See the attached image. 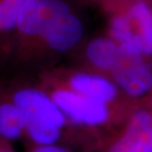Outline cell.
<instances>
[{"mask_svg":"<svg viewBox=\"0 0 152 152\" xmlns=\"http://www.w3.org/2000/svg\"><path fill=\"white\" fill-rule=\"evenodd\" d=\"M86 39L71 0H28L16 22L3 70L35 75L58 64Z\"/></svg>","mask_w":152,"mask_h":152,"instance_id":"1","label":"cell"},{"mask_svg":"<svg viewBox=\"0 0 152 152\" xmlns=\"http://www.w3.org/2000/svg\"><path fill=\"white\" fill-rule=\"evenodd\" d=\"M9 71L0 74V88L26 120L23 140L28 146L59 145L72 152H96L109 136L74 123L37 83L34 76Z\"/></svg>","mask_w":152,"mask_h":152,"instance_id":"2","label":"cell"},{"mask_svg":"<svg viewBox=\"0 0 152 152\" xmlns=\"http://www.w3.org/2000/svg\"><path fill=\"white\" fill-rule=\"evenodd\" d=\"M37 83L71 121L88 129L101 132L110 137L121 129L143 101L133 100L121 104H110L78 95L54 85L42 84L38 81Z\"/></svg>","mask_w":152,"mask_h":152,"instance_id":"3","label":"cell"},{"mask_svg":"<svg viewBox=\"0 0 152 152\" xmlns=\"http://www.w3.org/2000/svg\"><path fill=\"white\" fill-rule=\"evenodd\" d=\"M107 19L106 35L132 45L152 59V5L150 0H107L100 6Z\"/></svg>","mask_w":152,"mask_h":152,"instance_id":"4","label":"cell"},{"mask_svg":"<svg viewBox=\"0 0 152 152\" xmlns=\"http://www.w3.org/2000/svg\"><path fill=\"white\" fill-rule=\"evenodd\" d=\"M33 76L39 83L64 88L104 103L121 104L133 101L107 76L75 64H57Z\"/></svg>","mask_w":152,"mask_h":152,"instance_id":"5","label":"cell"},{"mask_svg":"<svg viewBox=\"0 0 152 152\" xmlns=\"http://www.w3.org/2000/svg\"><path fill=\"white\" fill-rule=\"evenodd\" d=\"M96 152H152V108L145 100Z\"/></svg>","mask_w":152,"mask_h":152,"instance_id":"6","label":"cell"},{"mask_svg":"<svg viewBox=\"0 0 152 152\" xmlns=\"http://www.w3.org/2000/svg\"><path fill=\"white\" fill-rule=\"evenodd\" d=\"M25 126L24 114L0 88V137L11 142L23 139Z\"/></svg>","mask_w":152,"mask_h":152,"instance_id":"7","label":"cell"},{"mask_svg":"<svg viewBox=\"0 0 152 152\" xmlns=\"http://www.w3.org/2000/svg\"><path fill=\"white\" fill-rule=\"evenodd\" d=\"M27 1L28 0H0V56L4 66L16 22Z\"/></svg>","mask_w":152,"mask_h":152,"instance_id":"8","label":"cell"},{"mask_svg":"<svg viewBox=\"0 0 152 152\" xmlns=\"http://www.w3.org/2000/svg\"><path fill=\"white\" fill-rule=\"evenodd\" d=\"M27 152H72L59 145H35L28 146Z\"/></svg>","mask_w":152,"mask_h":152,"instance_id":"9","label":"cell"},{"mask_svg":"<svg viewBox=\"0 0 152 152\" xmlns=\"http://www.w3.org/2000/svg\"><path fill=\"white\" fill-rule=\"evenodd\" d=\"M0 152H15L11 141L0 137Z\"/></svg>","mask_w":152,"mask_h":152,"instance_id":"10","label":"cell"},{"mask_svg":"<svg viewBox=\"0 0 152 152\" xmlns=\"http://www.w3.org/2000/svg\"><path fill=\"white\" fill-rule=\"evenodd\" d=\"M78 3L84 6H101L107 0H76Z\"/></svg>","mask_w":152,"mask_h":152,"instance_id":"11","label":"cell"},{"mask_svg":"<svg viewBox=\"0 0 152 152\" xmlns=\"http://www.w3.org/2000/svg\"><path fill=\"white\" fill-rule=\"evenodd\" d=\"M144 100H145V101H146V103H147V104H148V105H149V106H150V107L152 108V91H151L150 95H149V96H148V97H147V98H146V99H144Z\"/></svg>","mask_w":152,"mask_h":152,"instance_id":"12","label":"cell"},{"mask_svg":"<svg viewBox=\"0 0 152 152\" xmlns=\"http://www.w3.org/2000/svg\"><path fill=\"white\" fill-rule=\"evenodd\" d=\"M3 66H4V64H3V59H2L1 56H0V71L3 69Z\"/></svg>","mask_w":152,"mask_h":152,"instance_id":"13","label":"cell"},{"mask_svg":"<svg viewBox=\"0 0 152 152\" xmlns=\"http://www.w3.org/2000/svg\"><path fill=\"white\" fill-rule=\"evenodd\" d=\"M150 1H151V5H152V0H150Z\"/></svg>","mask_w":152,"mask_h":152,"instance_id":"14","label":"cell"}]
</instances>
